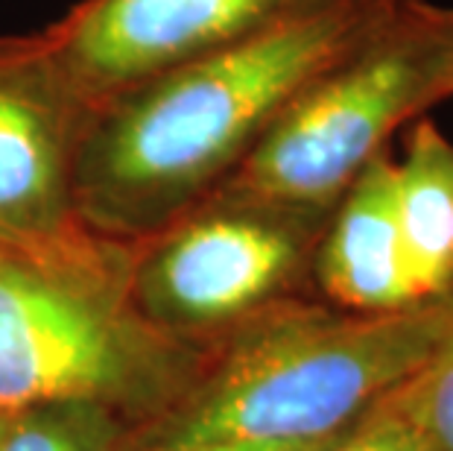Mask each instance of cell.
Here are the masks:
<instances>
[{
	"label": "cell",
	"instance_id": "1",
	"mask_svg": "<svg viewBox=\"0 0 453 451\" xmlns=\"http://www.w3.org/2000/svg\"><path fill=\"white\" fill-rule=\"evenodd\" d=\"M395 0H307L94 109L73 174L91 232L138 244L223 185L264 132L392 12Z\"/></svg>",
	"mask_w": 453,
	"mask_h": 451
},
{
	"label": "cell",
	"instance_id": "2",
	"mask_svg": "<svg viewBox=\"0 0 453 451\" xmlns=\"http://www.w3.org/2000/svg\"><path fill=\"white\" fill-rule=\"evenodd\" d=\"M441 325L445 299L392 314L287 299L208 343L214 354L176 399L127 431L120 451L336 437L416 376Z\"/></svg>",
	"mask_w": 453,
	"mask_h": 451
},
{
	"label": "cell",
	"instance_id": "3",
	"mask_svg": "<svg viewBox=\"0 0 453 451\" xmlns=\"http://www.w3.org/2000/svg\"><path fill=\"white\" fill-rule=\"evenodd\" d=\"M132 244L88 226L50 244H0V416L91 401L150 416L185 387V343L141 320Z\"/></svg>",
	"mask_w": 453,
	"mask_h": 451
},
{
	"label": "cell",
	"instance_id": "4",
	"mask_svg": "<svg viewBox=\"0 0 453 451\" xmlns=\"http://www.w3.org/2000/svg\"><path fill=\"white\" fill-rule=\"evenodd\" d=\"M448 97L453 6L395 0L378 30L316 76L217 188L334 211L395 132Z\"/></svg>",
	"mask_w": 453,
	"mask_h": 451
},
{
	"label": "cell",
	"instance_id": "5",
	"mask_svg": "<svg viewBox=\"0 0 453 451\" xmlns=\"http://www.w3.org/2000/svg\"><path fill=\"white\" fill-rule=\"evenodd\" d=\"M331 211L214 188L132 244L129 296L141 320L179 343H214L260 311L316 296L313 258Z\"/></svg>",
	"mask_w": 453,
	"mask_h": 451
},
{
	"label": "cell",
	"instance_id": "6",
	"mask_svg": "<svg viewBox=\"0 0 453 451\" xmlns=\"http://www.w3.org/2000/svg\"><path fill=\"white\" fill-rule=\"evenodd\" d=\"M91 114L44 30L0 35V244H50L85 226L73 174Z\"/></svg>",
	"mask_w": 453,
	"mask_h": 451
},
{
	"label": "cell",
	"instance_id": "7",
	"mask_svg": "<svg viewBox=\"0 0 453 451\" xmlns=\"http://www.w3.org/2000/svg\"><path fill=\"white\" fill-rule=\"evenodd\" d=\"M307 0H82L44 27L71 82L100 109L179 65L273 24Z\"/></svg>",
	"mask_w": 453,
	"mask_h": 451
},
{
	"label": "cell",
	"instance_id": "8",
	"mask_svg": "<svg viewBox=\"0 0 453 451\" xmlns=\"http://www.w3.org/2000/svg\"><path fill=\"white\" fill-rule=\"evenodd\" d=\"M313 291L336 308L360 314H392L424 305L412 291L403 258L392 150L372 159L336 199L316 246Z\"/></svg>",
	"mask_w": 453,
	"mask_h": 451
},
{
	"label": "cell",
	"instance_id": "9",
	"mask_svg": "<svg viewBox=\"0 0 453 451\" xmlns=\"http://www.w3.org/2000/svg\"><path fill=\"white\" fill-rule=\"evenodd\" d=\"M395 208L418 302L453 293V144L430 118H416L395 159Z\"/></svg>",
	"mask_w": 453,
	"mask_h": 451
},
{
	"label": "cell",
	"instance_id": "10",
	"mask_svg": "<svg viewBox=\"0 0 453 451\" xmlns=\"http://www.w3.org/2000/svg\"><path fill=\"white\" fill-rule=\"evenodd\" d=\"M120 414L91 401H53L0 416V451H120Z\"/></svg>",
	"mask_w": 453,
	"mask_h": 451
},
{
	"label": "cell",
	"instance_id": "11",
	"mask_svg": "<svg viewBox=\"0 0 453 451\" xmlns=\"http://www.w3.org/2000/svg\"><path fill=\"white\" fill-rule=\"evenodd\" d=\"M403 401L424 439L453 451V293L445 299V325L430 361L403 384Z\"/></svg>",
	"mask_w": 453,
	"mask_h": 451
},
{
	"label": "cell",
	"instance_id": "12",
	"mask_svg": "<svg viewBox=\"0 0 453 451\" xmlns=\"http://www.w3.org/2000/svg\"><path fill=\"white\" fill-rule=\"evenodd\" d=\"M327 451H436L418 425L412 422L407 401H403V384L387 399H380L369 414Z\"/></svg>",
	"mask_w": 453,
	"mask_h": 451
},
{
	"label": "cell",
	"instance_id": "13",
	"mask_svg": "<svg viewBox=\"0 0 453 451\" xmlns=\"http://www.w3.org/2000/svg\"><path fill=\"white\" fill-rule=\"evenodd\" d=\"M342 434L325 437V439H307V443H234V446H211V448H202V451H327Z\"/></svg>",
	"mask_w": 453,
	"mask_h": 451
}]
</instances>
